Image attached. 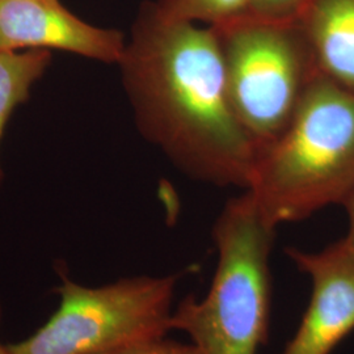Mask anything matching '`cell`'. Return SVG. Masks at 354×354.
Returning <instances> with one entry per match:
<instances>
[{"instance_id":"6da1fadb","label":"cell","mask_w":354,"mask_h":354,"mask_svg":"<svg viewBox=\"0 0 354 354\" xmlns=\"http://www.w3.org/2000/svg\"><path fill=\"white\" fill-rule=\"evenodd\" d=\"M143 138L194 180L251 185L257 147L232 109L213 26L143 1L117 64Z\"/></svg>"},{"instance_id":"7a4b0ae2","label":"cell","mask_w":354,"mask_h":354,"mask_svg":"<svg viewBox=\"0 0 354 354\" xmlns=\"http://www.w3.org/2000/svg\"><path fill=\"white\" fill-rule=\"evenodd\" d=\"M247 190L276 228L346 203L354 192V93L317 75L289 125L257 151Z\"/></svg>"},{"instance_id":"3957f363","label":"cell","mask_w":354,"mask_h":354,"mask_svg":"<svg viewBox=\"0 0 354 354\" xmlns=\"http://www.w3.org/2000/svg\"><path fill=\"white\" fill-rule=\"evenodd\" d=\"M212 236L218 261L210 289L203 299L188 294L177 304L171 330L187 333L203 354H257L270 332L276 227L244 190L225 205Z\"/></svg>"},{"instance_id":"277c9868","label":"cell","mask_w":354,"mask_h":354,"mask_svg":"<svg viewBox=\"0 0 354 354\" xmlns=\"http://www.w3.org/2000/svg\"><path fill=\"white\" fill-rule=\"evenodd\" d=\"M228 97L257 151L289 125L317 74L298 20L245 15L213 26Z\"/></svg>"},{"instance_id":"5b68a950","label":"cell","mask_w":354,"mask_h":354,"mask_svg":"<svg viewBox=\"0 0 354 354\" xmlns=\"http://www.w3.org/2000/svg\"><path fill=\"white\" fill-rule=\"evenodd\" d=\"M180 274L138 276L87 288L61 276L59 306L12 354H102L167 336Z\"/></svg>"},{"instance_id":"8992f818","label":"cell","mask_w":354,"mask_h":354,"mask_svg":"<svg viewBox=\"0 0 354 354\" xmlns=\"http://www.w3.org/2000/svg\"><path fill=\"white\" fill-rule=\"evenodd\" d=\"M285 253L310 277L313 291L282 354H330L354 330V250L342 238L319 252L289 247Z\"/></svg>"},{"instance_id":"52a82bcc","label":"cell","mask_w":354,"mask_h":354,"mask_svg":"<svg viewBox=\"0 0 354 354\" xmlns=\"http://www.w3.org/2000/svg\"><path fill=\"white\" fill-rule=\"evenodd\" d=\"M125 35L93 26L59 0H0V50H61L102 64H118Z\"/></svg>"},{"instance_id":"ba28073f","label":"cell","mask_w":354,"mask_h":354,"mask_svg":"<svg viewBox=\"0 0 354 354\" xmlns=\"http://www.w3.org/2000/svg\"><path fill=\"white\" fill-rule=\"evenodd\" d=\"M298 21L317 74L354 93V0H308Z\"/></svg>"},{"instance_id":"9c48e42d","label":"cell","mask_w":354,"mask_h":354,"mask_svg":"<svg viewBox=\"0 0 354 354\" xmlns=\"http://www.w3.org/2000/svg\"><path fill=\"white\" fill-rule=\"evenodd\" d=\"M51 64V51L0 50V145L15 111L28 102L32 89L45 75ZM4 171L0 159V188Z\"/></svg>"},{"instance_id":"30bf717a","label":"cell","mask_w":354,"mask_h":354,"mask_svg":"<svg viewBox=\"0 0 354 354\" xmlns=\"http://www.w3.org/2000/svg\"><path fill=\"white\" fill-rule=\"evenodd\" d=\"M162 12L177 20L216 26L250 15L248 0H153Z\"/></svg>"},{"instance_id":"8fae6325","label":"cell","mask_w":354,"mask_h":354,"mask_svg":"<svg viewBox=\"0 0 354 354\" xmlns=\"http://www.w3.org/2000/svg\"><path fill=\"white\" fill-rule=\"evenodd\" d=\"M250 15L266 20H298L308 0H248Z\"/></svg>"},{"instance_id":"7c38bea8","label":"cell","mask_w":354,"mask_h":354,"mask_svg":"<svg viewBox=\"0 0 354 354\" xmlns=\"http://www.w3.org/2000/svg\"><path fill=\"white\" fill-rule=\"evenodd\" d=\"M102 354H203L192 342H177L167 339V336L136 342L127 346L114 349Z\"/></svg>"},{"instance_id":"4fadbf2b","label":"cell","mask_w":354,"mask_h":354,"mask_svg":"<svg viewBox=\"0 0 354 354\" xmlns=\"http://www.w3.org/2000/svg\"><path fill=\"white\" fill-rule=\"evenodd\" d=\"M342 206L345 207L346 215H348V232L344 236V241L354 250V192Z\"/></svg>"},{"instance_id":"5bb4252c","label":"cell","mask_w":354,"mask_h":354,"mask_svg":"<svg viewBox=\"0 0 354 354\" xmlns=\"http://www.w3.org/2000/svg\"><path fill=\"white\" fill-rule=\"evenodd\" d=\"M1 317H3V306L0 302V324H1ZM0 354H12L8 345H4V344H1V342H0Z\"/></svg>"}]
</instances>
